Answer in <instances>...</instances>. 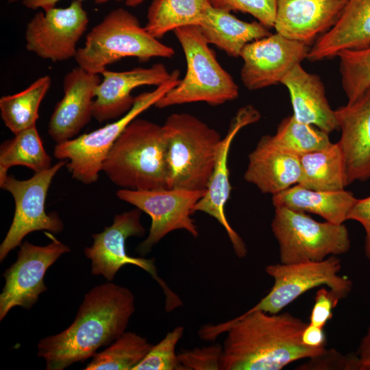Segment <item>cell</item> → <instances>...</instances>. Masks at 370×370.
Listing matches in <instances>:
<instances>
[{
  "label": "cell",
  "instance_id": "cell-30",
  "mask_svg": "<svg viewBox=\"0 0 370 370\" xmlns=\"http://www.w3.org/2000/svg\"><path fill=\"white\" fill-rule=\"evenodd\" d=\"M153 345L133 332H125L106 349L97 352L85 370H133Z\"/></svg>",
  "mask_w": 370,
  "mask_h": 370
},
{
  "label": "cell",
  "instance_id": "cell-22",
  "mask_svg": "<svg viewBox=\"0 0 370 370\" xmlns=\"http://www.w3.org/2000/svg\"><path fill=\"white\" fill-rule=\"evenodd\" d=\"M281 84L288 90L293 116L330 134L338 129L335 110L332 109L319 76L307 72L298 64L283 78Z\"/></svg>",
  "mask_w": 370,
  "mask_h": 370
},
{
  "label": "cell",
  "instance_id": "cell-31",
  "mask_svg": "<svg viewBox=\"0 0 370 370\" xmlns=\"http://www.w3.org/2000/svg\"><path fill=\"white\" fill-rule=\"evenodd\" d=\"M271 136L278 145L298 155L325 149L332 143L329 134L298 121L293 115L283 119Z\"/></svg>",
  "mask_w": 370,
  "mask_h": 370
},
{
  "label": "cell",
  "instance_id": "cell-3",
  "mask_svg": "<svg viewBox=\"0 0 370 370\" xmlns=\"http://www.w3.org/2000/svg\"><path fill=\"white\" fill-rule=\"evenodd\" d=\"M102 171L121 188H167L166 137L163 125L136 118L109 151Z\"/></svg>",
  "mask_w": 370,
  "mask_h": 370
},
{
  "label": "cell",
  "instance_id": "cell-20",
  "mask_svg": "<svg viewBox=\"0 0 370 370\" xmlns=\"http://www.w3.org/2000/svg\"><path fill=\"white\" fill-rule=\"evenodd\" d=\"M348 0H278L277 33L310 45L330 29Z\"/></svg>",
  "mask_w": 370,
  "mask_h": 370
},
{
  "label": "cell",
  "instance_id": "cell-43",
  "mask_svg": "<svg viewBox=\"0 0 370 370\" xmlns=\"http://www.w3.org/2000/svg\"><path fill=\"white\" fill-rule=\"evenodd\" d=\"M22 0H8V3H14Z\"/></svg>",
  "mask_w": 370,
  "mask_h": 370
},
{
  "label": "cell",
  "instance_id": "cell-36",
  "mask_svg": "<svg viewBox=\"0 0 370 370\" xmlns=\"http://www.w3.org/2000/svg\"><path fill=\"white\" fill-rule=\"evenodd\" d=\"M298 367L301 370H358V362L355 354L345 356L334 349H326Z\"/></svg>",
  "mask_w": 370,
  "mask_h": 370
},
{
  "label": "cell",
  "instance_id": "cell-19",
  "mask_svg": "<svg viewBox=\"0 0 370 370\" xmlns=\"http://www.w3.org/2000/svg\"><path fill=\"white\" fill-rule=\"evenodd\" d=\"M347 184L370 178V87L358 99L335 110Z\"/></svg>",
  "mask_w": 370,
  "mask_h": 370
},
{
  "label": "cell",
  "instance_id": "cell-29",
  "mask_svg": "<svg viewBox=\"0 0 370 370\" xmlns=\"http://www.w3.org/2000/svg\"><path fill=\"white\" fill-rule=\"evenodd\" d=\"M25 166L34 173L51 168V158L46 152L36 125L14 134L0 147V182L13 166Z\"/></svg>",
  "mask_w": 370,
  "mask_h": 370
},
{
  "label": "cell",
  "instance_id": "cell-39",
  "mask_svg": "<svg viewBox=\"0 0 370 370\" xmlns=\"http://www.w3.org/2000/svg\"><path fill=\"white\" fill-rule=\"evenodd\" d=\"M301 341L310 347H325L326 338L323 328L307 323L301 334Z\"/></svg>",
  "mask_w": 370,
  "mask_h": 370
},
{
  "label": "cell",
  "instance_id": "cell-38",
  "mask_svg": "<svg viewBox=\"0 0 370 370\" xmlns=\"http://www.w3.org/2000/svg\"><path fill=\"white\" fill-rule=\"evenodd\" d=\"M347 220L356 221L362 226L365 233V254L370 261V195L357 199L348 214Z\"/></svg>",
  "mask_w": 370,
  "mask_h": 370
},
{
  "label": "cell",
  "instance_id": "cell-7",
  "mask_svg": "<svg viewBox=\"0 0 370 370\" xmlns=\"http://www.w3.org/2000/svg\"><path fill=\"white\" fill-rule=\"evenodd\" d=\"M180 80V71H172L168 81L152 91L135 97L133 106L121 117L89 133L56 144L53 151L55 158L68 160L66 167L76 180L84 184L97 182L109 151L125 128L141 113L155 106Z\"/></svg>",
  "mask_w": 370,
  "mask_h": 370
},
{
  "label": "cell",
  "instance_id": "cell-34",
  "mask_svg": "<svg viewBox=\"0 0 370 370\" xmlns=\"http://www.w3.org/2000/svg\"><path fill=\"white\" fill-rule=\"evenodd\" d=\"M219 10L238 11L253 16L268 28L274 27L278 0H210Z\"/></svg>",
  "mask_w": 370,
  "mask_h": 370
},
{
  "label": "cell",
  "instance_id": "cell-16",
  "mask_svg": "<svg viewBox=\"0 0 370 370\" xmlns=\"http://www.w3.org/2000/svg\"><path fill=\"white\" fill-rule=\"evenodd\" d=\"M261 117L260 112L252 105L240 108L232 119L226 134L221 141L212 176L204 196L193 208V213L202 212L215 219L225 229L236 255L245 258L247 253L245 243L230 225L225 207L231 193L228 155L232 143L243 127L255 123Z\"/></svg>",
  "mask_w": 370,
  "mask_h": 370
},
{
  "label": "cell",
  "instance_id": "cell-14",
  "mask_svg": "<svg viewBox=\"0 0 370 370\" xmlns=\"http://www.w3.org/2000/svg\"><path fill=\"white\" fill-rule=\"evenodd\" d=\"M51 241L39 246L27 241L20 245L17 259L2 276L5 285L0 295V321L15 306L29 309L47 291L44 276L47 269L70 247L47 233Z\"/></svg>",
  "mask_w": 370,
  "mask_h": 370
},
{
  "label": "cell",
  "instance_id": "cell-1",
  "mask_svg": "<svg viewBox=\"0 0 370 370\" xmlns=\"http://www.w3.org/2000/svg\"><path fill=\"white\" fill-rule=\"evenodd\" d=\"M306 325L288 312L247 311L226 322L201 326L198 336L203 341H214L227 334L222 345L221 370H280L326 349L302 343Z\"/></svg>",
  "mask_w": 370,
  "mask_h": 370
},
{
  "label": "cell",
  "instance_id": "cell-13",
  "mask_svg": "<svg viewBox=\"0 0 370 370\" xmlns=\"http://www.w3.org/2000/svg\"><path fill=\"white\" fill-rule=\"evenodd\" d=\"M88 23V12L80 1L73 0L64 8L40 10L26 25L25 48L53 62L75 58Z\"/></svg>",
  "mask_w": 370,
  "mask_h": 370
},
{
  "label": "cell",
  "instance_id": "cell-37",
  "mask_svg": "<svg viewBox=\"0 0 370 370\" xmlns=\"http://www.w3.org/2000/svg\"><path fill=\"white\" fill-rule=\"evenodd\" d=\"M341 299L330 289L321 288L316 293L309 323L323 328L333 317V309Z\"/></svg>",
  "mask_w": 370,
  "mask_h": 370
},
{
  "label": "cell",
  "instance_id": "cell-42",
  "mask_svg": "<svg viewBox=\"0 0 370 370\" xmlns=\"http://www.w3.org/2000/svg\"><path fill=\"white\" fill-rule=\"evenodd\" d=\"M146 0H95L96 4L101 5L110 1L123 2L128 7H136L142 4Z\"/></svg>",
  "mask_w": 370,
  "mask_h": 370
},
{
  "label": "cell",
  "instance_id": "cell-35",
  "mask_svg": "<svg viewBox=\"0 0 370 370\" xmlns=\"http://www.w3.org/2000/svg\"><path fill=\"white\" fill-rule=\"evenodd\" d=\"M222 354L223 346L217 343L182 350L177 356L182 370H219Z\"/></svg>",
  "mask_w": 370,
  "mask_h": 370
},
{
  "label": "cell",
  "instance_id": "cell-25",
  "mask_svg": "<svg viewBox=\"0 0 370 370\" xmlns=\"http://www.w3.org/2000/svg\"><path fill=\"white\" fill-rule=\"evenodd\" d=\"M199 27L209 45L234 58L240 57L247 44L271 34L269 28L258 21H243L230 12L212 6Z\"/></svg>",
  "mask_w": 370,
  "mask_h": 370
},
{
  "label": "cell",
  "instance_id": "cell-21",
  "mask_svg": "<svg viewBox=\"0 0 370 370\" xmlns=\"http://www.w3.org/2000/svg\"><path fill=\"white\" fill-rule=\"evenodd\" d=\"M301 175L299 155L282 147L267 134L249 154L244 179L262 193L274 195L299 184Z\"/></svg>",
  "mask_w": 370,
  "mask_h": 370
},
{
  "label": "cell",
  "instance_id": "cell-40",
  "mask_svg": "<svg viewBox=\"0 0 370 370\" xmlns=\"http://www.w3.org/2000/svg\"><path fill=\"white\" fill-rule=\"evenodd\" d=\"M358 370H370V324L362 336L355 354Z\"/></svg>",
  "mask_w": 370,
  "mask_h": 370
},
{
  "label": "cell",
  "instance_id": "cell-23",
  "mask_svg": "<svg viewBox=\"0 0 370 370\" xmlns=\"http://www.w3.org/2000/svg\"><path fill=\"white\" fill-rule=\"evenodd\" d=\"M370 45V0H348L339 18L310 47V62L336 58L343 50Z\"/></svg>",
  "mask_w": 370,
  "mask_h": 370
},
{
  "label": "cell",
  "instance_id": "cell-24",
  "mask_svg": "<svg viewBox=\"0 0 370 370\" xmlns=\"http://www.w3.org/2000/svg\"><path fill=\"white\" fill-rule=\"evenodd\" d=\"M357 198L345 189L337 191L314 190L297 184L272 195L275 207H285L293 210L312 213L325 221L343 224Z\"/></svg>",
  "mask_w": 370,
  "mask_h": 370
},
{
  "label": "cell",
  "instance_id": "cell-17",
  "mask_svg": "<svg viewBox=\"0 0 370 370\" xmlns=\"http://www.w3.org/2000/svg\"><path fill=\"white\" fill-rule=\"evenodd\" d=\"M98 74L77 66L62 81L63 97L51 116L48 132L57 143L71 140L91 120L95 90L101 82Z\"/></svg>",
  "mask_w": 370,
  "mask_h": 370
},
{
  "label": "cell",
  "instance_id": "cell-27",
  "mask_svg": "<svg viewBox=\"0 0 370 370\" xmlns=\"http://www.w3.org/2000/svg\"><path fill=\"white\" fill-rule=\"evenodd\" d=\"M211 7L210 0H153L144 27L159 39L177 28L200 25Z\"/></svg>",
  "mask_w": 370,
  "mask_h": 370
},
{
  "label": "cell",
  "instance_id": "cell-10",
  "mask_svg": "<svg viewBox=\"0 0 370 370\" xmlns=\"http://www.w3.org/2000/svg\"><path fill=\"white\" fill-rule=\"evenodd\" d=\"M60 160L51 168L34 173L28 180H20L8 175L0 182V186L13 197L15 211L11 225L0 245V261L22 244L28 234L40 230L59 233L64 223L56 212L47 214L45 201L52 180L58 171L66 163Z\"/></svg>",
  "mask_w": 370,
  "mask_h": 370
},
{
  "label": "cell",
  "instance_id": "cell-32",
  "mask_svg": "<svg viewBox=\"0 0 370 370\" xmlns=\"http://www.w3.org/2000/svg\"><path fill=\"white\" fill-rule=\"evenodd\" d=\"M341 84L347 103L358 99L370 87V45L339 52Z\"/></svg>",
  "mask_w": 370,
  "mask_h": 370
},
{
  "label": "cell",
  "instance_id": "cell-41",
  "mask_svg": "<svg viewBox=\"0 0 370 370\" xmlns=\"http://www.w3.org/2000/svg\"><path fill=\"white\" fill-rule=\"evenodd\" d=\"M60 0H22V4L27 9L36 10H48L54 8ZM83 1V0H77Z\"/></svg>",
  "mask_w": 370,
  "mask_h": 370
},
{
  "label": "cell",
  "instance_id": "cell-8",
  "mask_svg": "<svg viewBox=\"0 0 370 370\" xmlns=\"http://www.w3.org/2000/svg\"><path fill=\"white\" fill-rule=\"evenodd\" d=\"M271 226L282 264L321 261L351 247L344 223L317 221L306 212L285 207H275Z\"/></svg>",
  "mask_w": 370,
  "mask_h": 370
},
{
  "label": "cell",
  "instance_id": "cell-9",
  "mask_svg": "<svg viewBox=\"0 0 370 370\" xmlns=\"http://www.w3.org/2000/svg\"><path fill=\"white\" fill-rule=\"evenodd\" d=\"M341 269V261L337 256L317 262L269 264L265 271L273 279V285L269 292L247 311L279 313L306 292L322 285L327 286L343 299L351 293L353 283L347 276L338 275Z\"/></svg>",
  "mask_w": 370,
  "mask_h": 370
},
{
  "label": "cell",
  "instance_id": "cell-28",
  "mask_svg": "<svg viewBox=\"0 0 370 370\" xmlns=\"http://www.w3.org/2000/svg\"><path fill=\"white\" fill-rule=\"evenodd\" d=\"M51 85V78L46 75L21 91L1 97V119L14 134L36 126L40 103Z\"/></svg>",
  "mask_w": 370,
  "mask_h": 370
},
{
  "label": "cell",
  "instance_id": "cell-18",
  "mask_svg": "<svg viewBox=\"0 0 370 370\" xmlns=\"http://www.w3.org/2000/svg\"><path fill=\"white\" fill-rule=\"evenodd\" d=\"M95 90L92 116L102 123L116 120L133 106L135 97L132 92L143 86H159L172 76L161 63L149 67H135L123 71L105 70Z\"/></svg>",
  "mask_w": 370,
  "mask_h": 370
},
{
  "label": "cell",
  "instance_id": "cell-6",
  "mask_svg": "<svg viewBox=\"0 0 370 370\" xmlns=\"http://www.w3.org/2000/svg\"><path fill=\"white\" fill-rule=\"evenodd\" d=\"M186 62L183 79L155 104L158 108L194 102L218 106L238 97V87L219 64L198 25L176 29Z\"/></svg>",
  "mask_w": 370,
  "mask_h": 370
},
{
  "label": "cell",
  "instance_id": "cell-4",
  "mask_svg": "<svg viewBox=\"0 0 370 370\" xmlns=\"http://www.w3.org/2000/svg\"><path fill=\"white\" fill-rule=\"evenodd\" d=\"M175 50L151 36L138 18L123 8L109 12L86 34L75 60L85 71L101 75L107 67L125 58L147 61L171 58Z\"/></svg>",
  "mask_w": 370,
  "mask_h": 370
},
{
  "label": "cell",
  "instance_id": "cell-33",
  "mask_svg": "<svg viewBox=\"0 0 370 370\" xmlns=\"http://www.w3.org/2000/svg\"><path fill=\"white\" fill-rule=\"evenodd\" d=\"M184 328L177 326L169 332L133 370H182L175 348L183 336Z\"/></svg>",
  "mask_w": 370,
  "mask_h": 370
},
{
  "label": "cell",
  "instance_id": "cell-12",
  "mask_svg": "<svg viewBox=\"0 0 370 370\" xmlns=\"http://www.w3.org/2000/svg\"><path fill=\"white\" fill-rule=\"evenodd\" d=\"M205 192L181 188L119 190L116 196L119 199L145 212L151 220L147 237L138 246V253L147 254L154 245L175 230H186L197 238L198 229L191 214Z\"/></svg>",
  "mask_w": 370,
  "mask_h": 370
},
{
  "label": "cell",
  "instance_id": "cell-26",
  "mask_svg": "<svg viewBox=\"0 0 370 370\" xmlns=\"http://www.w3.org/2000/svg\"><path fill=\"white\" fill-rule=\"evenodd\" d=\"M301 175L299 184L314 190L337 191L348 186L345 159L339 143L299 155Z\"/></svg>",
  "mask_w": 370,
  "mask_h": 370
},
{
  "label": "cell",
  "instance_id": "cell-5",
  "mask_svg": "<svg viewBox=\"0 0 370 370\" xmlns=\"http://www.w3.org/2000/svg\"><path fill=\"white\" fill-rule=\"evenodd\" d=\"M166 137L167 188L206 190L222 140L194 115L173 113L163 125Z\"/></svg>",
  "mask_w": 370,
  "mask_h": 370
},
{
  "label": "cell",
  "instance_id": "cell-15",
  "mask_svg": "<svg viewBox=\"0 0 370 370\" xmlns=\"http://www.w3.org/2000/svg\"><path fill=\"white\" fill-rule=\"evenodd\" d=\"M310 49V45L277 32L252 41L240 55L242 83L249 90L281 84L295 66L307 59Z\"/></svg>",
  "mask_w": 370,
  "mask_h": 370
},
{
  "label": "cell",
  "instance_id": "cell-2",
  "mask_svg": "<svg viewBox=\"0 0 370 370\" xmlns=\"http://www.w3.org/2000/svg\"><path fill=\"white\" fill-rule=\"evenodd\" d=\"M134 312L135 298L129 288L110 282L97 285L85 294L67 328L40 340L37 354L45 360L46 370L82 362L123 334Z\"/></svg>",
  "mask_w": 370,
  "mask_h": 370
},
{
  "label": "cell",
  "instance_id": "cell-11",
  "mask_svg": "<svg viewBox=\"0 0 370 370\" xmlns=\"http://www.w3.org/2000/svg\"><path fill=\"white\" fill-rule=\"evenodd\" d=\"M140 216L141 210L138 208L115 215L111 225L106 227L100 233L92 234L93 244L84 249V254L91 260V274L103 275L109 282L126 264L135 265L147 271L162 288L166 295V310L170 312L182 303L158 277L154 259L134 258L126 253V240L131 236H143L145 234Z\"/></svg>",
  "mask_w": 370,
  "mask_h": 370
}]
</instances>
